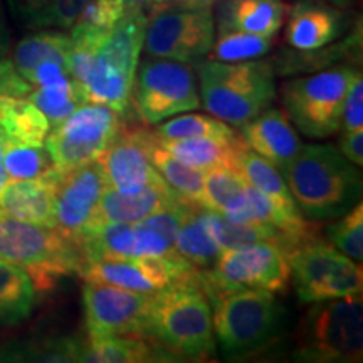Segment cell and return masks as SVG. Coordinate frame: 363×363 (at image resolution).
<instances>
[{"instance_id":"obj_1","label":"cell","mask_w":363,"mask_h":363,"mask_svg":"<svg viewBox=\"0 0 363 363\" xmlns=\"http://www.w3.org/2000/svg\"><path fill=\"white\" fill-rule=\"evenodd\" d=\"M308 220H333L362 201V175L335 145H303L281 170Z\"/></svg>"},{"instance_id":"obj_2","label":"cell","mask_w":363,"mask_h":363,"mask_svg":"<svg viewBox=\"0 0 363 363\" xmlns=\"http://www.w3.org/2000/svg\"><path fill=\"white\" fill-rule=\"evenodd\" d=\"M201 104L227 125L242 126L271 106L276 71L271 61H201L197 66Z\"/></svg>"},{"instance_id":"obj_3","label":"cell","mask_w":363,"mask_h":363,"mask_svg":"<svg viewBox=\"0 0 363 363\" xmlns=\"http://www.w3.org/2000/svg\"><path fill=\"white\" fill-rule=\"evenodd\" d=\"M148 17L143 6L130 4L108 33L93 66L81 84L86 103L106 104L125 116L131 103Z\"/></svg>"},{"instance_id":"obj_4","label":"cell","mask_w":363,"mask_h":363,"mask_svg":"<svg viewBox=\"0 0 363 363\" xmlns=\"http://www.w3.org/2000/svg\"><path fill=\"white\" fill-rule=\"evenodd\" d=\"M148 333L172 355L195 358L214 353L212 311L199 283V272L153 293Z\"/></svg>"},{"instance_id":"obj_5","label":"cell","mask_w":363,"mask_h":363,"mask_svg":"<svg viewBox=\"0 0 363 363\" xmlns=\"http://www.w3.org/2000/svg\"><path fill=\"white\" fill-rule=\"evenodd\" d=\"M0 259L24 269L38 293L52 291L59 279L78 272L83 256L78 244L56 227L0 214Z\"/></svg>"},{"instance_id":"obj_6","label":"cell","mask_w":363,"mask_h":363,"mask_svg":"<svg viewBox=\"0 0 363 363\" xmlns=\"http://www.w3.org/2000/svg\"><path fill=\"white\" fill-rule=\"evenodd\" d=\"M293 355L305 363L362 362V293L313 303L296 330Z\"/></svg>"},{"instance_id":"obj_7","label":"cell","mask_w":363,"mask_h":363,"mask_svg":"<svg viewBox=\"0 0 363 363\" xmlns=\"http://www.w3.org/2000/svg\"><path fill=\"white\" fill-rule=\"evenodd\" d=\"M289 279L291 269L288 256L278 242L222 249L211 269L199 272L202 291L212 303L239 289L284 293Z\"/></svg>"},{"instance_id":"obj_8","label":"cell","mask_w":363,"mask_h":363,"mask_svg":"<svg viewBox=\"0 0 363 363\" xmlns=\"http://www.w3.org/2000/svg\"><path fill=\"white\" fill-rule=\"evenodd\" d=\"M299 301L316 303L360 294L362 264L316 235L299 239L286 249Z\"/></svg>"},{"instance_id":"obj_9","label":"cell","mask_w":363,"mask_h":363,"mask_svg":"<svg viewBox=\"0 0 363 363\" xmlns=\"http://www.w3.org/2000/svg\"><path fill=\"white\" fill-rule=\"evenodd\" d=\"M281 306L274 293L239 289L214 301L212 328L227 357H244L261 350L278 333Z\"/></svg>"},{"instance_id":"obj_10","label":"cell","mask_w":363,"mask_h":363,"mask_svg":"<svg viewBox=\"0 0 363 363\" xmlns=\"http://www.w3.org/2000/svg\"><path fill=\"white\" fill-rule=\"evenodd\" d=\"M353 66H335L288 81L281 89L283 106L294 125L310 138H328L342 128V110Z\"/></svg>"},{"instance_id":"obj_11","label":"cell","mask_w":363,"mask_h":363,"mask_svg":"<svg viewBox=\"0 0 363 363\" xmlns=\"http://www.w3.org/2000/svg\"><path fill=\"white\" fill-rule=\"evenodd\" d=\"M131 103L145 125L194 111L201 106L194 67L172 59L148 57L136 69Z\"/></svg>"},{"instance_id":"obj_12","label":"cell","mask_w":363,"mask_h":363,"mask_svg":"<svg viewBox=\"0 0 363 363\" xmlns=\"http://www.w3.org/2000/svg\"><path fill=\"white\" fill-rule=\"evenodd\" d=\"M121 115L106 104L84 103L54 126L44 147L57 170L66 172L96 162L121 128Z\"/></svg>"},{"instance_id":"obj_13","label":"cell","mask_w":363,"mask_h":363,"mask_svg":"<svg viewBox=\"0 0 363 363\" xmlns=\"http://www.w3.org/2000/svg\"><path fill=\"white\" fill-rule=\"evenodd\" d=\"M216 27L211 9L187 11L167 7L147 22L143 48L150 57L201 62L211 52Z\"/></svg>"},{"instance_id":"obj_14","label":"cell","mask_w":363,"mask_h":363,"mask_svg":"<svg viewBox=\"0 0 363 363\" xmlns=\"http://www.w3.org/2000/svg\"><path fill=\"white\" fill-rule=\"evenodd\" d=\"M152 301L153 293H136L118 286L86 281L83 286V306L89 337H150L148 318Z\"/></svg>"},{"instance_id":"obj_15","label":"cell","mask_w":363,"mask_h":363,"mask_svg":"<svg viewBox=\"0 0 363 363\" xmlns=\"http://www.w3.org/2000/svg\"><path fill=\"white\" fill-rule=\"evenodd\" d=\"M187 259L174 254L167 257H118L88 262L79 276L89 283H103L136 293H158L197 274Z\"/></svg>"},{"instance_id":"obj_16","label":"cell","mask_w":363,"mask_h":363,"mask_svg":"<svg viewBox=\"0 0 363 363\" xmlns=\"http://www.w3.org/2000/svg\"><path fill=\"white\" fill-rule=\"evenodd\" d=\"M108 184L96 162L61 172L56 189V229L72 242L93 227Z\"/></svg>"},{"instance_id":"obj_17","label":"cell","mask_w":363,"mask_h":363,"mask_svg":"<svg viewBox=\"0 0 363 363\" xmlns=\"http://www.w3.org/2000/svg\"><path fill=\"white\" fill-rule=\"evenodd\" d=\"M153 142V131L121 126L113 142L96 158L108 187L133 190L162 182L163 177L158 174L150 158Z\"/></svg>"},{"instance_id":"obj_18","label":"cell","mask_w":363,"mask_h":363,"mask_svg":"<svg viewBox=\"0 0 363 363\" xmlns=\"http://www.w3.org/2000/svg\"><path fill=\"white\" fill-rule=\"evenodd\" d=\"M180 202L187 201H184L165 180L143 185V187L133 190H116L106 187V190L101 195V201H99L93 227L99 224H108V222H128V224H136V222L147 219L148 216L155 214V212L162 211V208L175 206V203Z\"/></svg>"},{"instance_id":"obj_19","label":"cell","mask_w":363,"mask_h":363,"mask_svg":"<svg viewBox=\"0 0 363 363\" xmlns=\"http://www.w3.org/2000/svg\"><path fill=\"white\" fill-rule=\"evenodd\" d=\"M61 170L27 180H9L0 194V214L33 224L56 227V189Z\"/></svg>"},{"instance_id":"obj_20","label":"cell","mask_w":363,"mask_h":363,"mask_svg":"<svg viewBox=\"0 0 363 363\" xmlns=\"http://www.w3.org/2000/svg\"><path fill=\"white\" fill-rule=\"evenodd\" d=\"M240 138L279 172L298 155L303 143L288 116L278 108H267L240 126Z\"/></svg>"},{"instance_id":"obj_21","label":"cell","mask_w":363,"mask_h":363,"mask_svg":"<svg viewBox=\"0 0 363 363\" xmlns=\"http://www.w3.org/2000/svg\"><path fill=\"white\" fill-rule=\"evenodd\" d=\"M345 16L337 7L318 0H298L289 12L286 40L296 51H313L342 35Z\"/></svg>"},{"instance_id":"obj_22","label":"cell","mask_w":363,"mask_h":363,"mask_svg":"<svg viewBox=\"0 0 363 363\" xmlns=\"http://www.w3.org/2000/svg\"><path fill=\"white\" fill-rule=\"evenodd\" d=\"M157 143L165 148L170 155H174L177 160L203 172L212 169L239 170L240 152L244 147H247L238 135L230 136V138H211V136L185 140L157 138Z\"/></svg>"},{"instance_id":"obj_23","label":"cell","mask_w":363,"mask_h":363,"mask_svg":"<svg viewBox=\"0 0 363 363\" xmlns=\"http://www.w3.org/2000/svg\"><path fill=\"white\" fill-rule=\"evenodd\" d=\"M165 352L152 337L142 335H111V337H89L84 343L83 360L88 363H147L169 360Z\"/></svg>"},{"instance_id":"obj_24","label":"cell","mask_w":363,"mask_h":363,"mask_svg":"<svg viewBox=\"0 0 363 363\" xmlns=\"http://www.w3.org/2000/svg\"><path fill=\"white\" fill-rule=\"evenodd\" d=\"M283 0H224L219 7V29H239L274 38L284 22Z\"/></svg>"},{"instance_id":"obj_25","label":"cell","mask_w":363,"mask_h":363,"mask_svg":"<svg viewBox=\"0 0 363 363\" xmlns=\"http://www.w3.org/2000/svg\"><path fill=\"white\" fill-rule=\"evenodd\" d=\"M239 172L247 184L261 190L271 202H274L286 217H289L299 225H313L299 212L281 172L261 155H257L256 152H252L249 147H244L242 152H240Z\"/></svg>"},{"instance_id":"obj_26","label":"cell","mask_w":363,"mask_h":363,"mask_svg":"<svg viewBox=\"0 0 363 363\" xmlns=\"http://www.w3.org/2000/svg\"><path fill=\"white\" fill-rule=\"evenodd\" d=\"M51 128L44 113L27 96L0 99V131L9 143L43 147Z\"/></svg>"},{"instance_id":"obj_27","label":"cell","mask_w":363,"mask_h":363,"mask_svg":"<svg viewBox=\"0 0 363 363\" xmlns=\"http://www.w3.org/2000/svg\"><path fill=\"white\" fill-rule=\"evenodd\" d=\"M208 229L217 246L222 249H234L249 246L256 242H278L284 251L299 239L291 234H286L278 227L262 224V222H233L219 212L207 211Z\"/></svg>"},{"instance_id":"obj_28","label":"cell","mask_w":363,"mask_h":363,"mask_svg":"<svg viewBox=\"0 0 363 363\" xmlns=\"http://www.w3.org/2000/svg\"><path fill=\"white\" fill-rule=\"evenodd\" d=\"M84 343L74 337L16 340L0 347V362L69 363L83 360Z\"/></svg>"},{"instance_id":"obj_29","label":"cell","mask_w":363,"mask_h":363,"mask_svg":"<svg viewBox=\"0 0 363 363\" xmlns=\"http://www.w3.org/2000/svg\"><path fill=\"white\" fill-rule=\"evenodd\" d=\"M69 35L56 33V30H40V33L26 35L24 39L19 40L16 51H13L12 62L22 78L29 79L34 67L43 62H57L69 69Z\"/></svg>"},{"instance_id":"obj_30","label":"cell","mask_w":363,"mask_h":363,"mask_svg":"<svg viewBox=\"0 0 363 363\" xmlns=\"http://www.w3.org/2000/svg\"><path fill=\"white\" fill-rule=\"evenodd\" d=\"M38 299L33 279L21 267L0 259V326L27 320Z\"/></svg>"},{"instance_id":"obj_31","label":"cell","mask_w":363,"mask_h":363,"mask_svg":"<svg viewBox=\"0 0 363 363\" xmlns=\"http://www.w3.org/2000/svg\"><path fill=\"white\" fill-rule=\"evenodd\" d=\"M175 251L194 267H211L219 256L220 247L208 229L207 208L195 207L182 222L175 235Z\"/></svg>"},{"instance_id":"obj_32","label":"cell","mask_w":363,"mask_h":363,"mask_svg":"<svg viewBox=\"0 0 363 363\" xmlns=\"http://www.w3.org/2000/svg\"><path fill=\"white\" fill-rule=\"evenodd\" d=\"M150 158H152L153 167L158 174L163 177V180L180 195L184 201H187L194 206L202 207L203 199V170L194 169V167L185 165L184 162L177 160L174 155H170L165 148L153 142L150 148Z\"/></svg>"},{"instance_id":"obj_33","label":"cell","mask_w":363,"mask_h":363,"mask_svg":"<svg viewBox=\"0 0 363 363\" xmlns=\"http://www.w3.org/2000/svg\"><path fill=\"white\" fill-rule=\"evenodd\" d=\"M246 194V180L239 170L212 169L203 172L202 207L219 212L224 217L230 216L242 206Z\"/></svg>"},{"instance_id":"obj_34","label":"cell","mask_w":363,"mask_h":363,"mask_svg":"<svg viewBox=\"0 0 363 363\" xmlns=\"http://www.w3.org/2000/svg\"><path fill=\"white\" fill-rule=\"evenodd\" d=\"M360 49V34L352 35V38L345 39L343 43L335 45H323L320 49H313V51H298L288 52L283 57L272 59V67L274 71L281 74H289V72H308L316 71L321 67L331 66L333 62L340 59L352 56L353 52Z\"/></svg>"},{"instance_id":"obj_35","label":"cell","mask_w":363,"mask_h":363,"mask_svg":"<svg viewBox=\"0 0 363 363\" xmlns=\"http://www.w3.org/2000/svg\"><path fill=\"white\" fill-rule=\"evenodd\" d=\"M272 48V38L244 33L239 29H219L212 44V59L222 62L252 61L266 56Z\"/></svg>"},{"instance_id":"obj_36","label":"cell","mask_w":363,"mask_h":363,"mask_svg":"<svg viewBox=\"0 0 363 363\" xmlns=\"http://www.w3.org/2000/svg\"><path fill=\"white\" fill-rule=\"evenodd\" d=\"M27 98L44 113L52 128L65 121L76 108L86 103L83 91L72 78L59 84L35 86V89L30 91Z\"/></svg>"},{"instance_id":"obj_37","label":"cell","mask_w":363,"mask_h":363,"mask_svg":"<svg viewBox=\"0 0 363 363\" xmlns=\"http://www.w3.org/2000/svg\"><path fill=\"white\" fill-rule=\"evenodd\" d=\"M162 140H185V138H230L234 130L225 121L207 115H184L172 118L153 131Z\"/></svg>"},{"instance_id":"obj_38","label":"cell","mask_w":363,"mask_h":363,"mask_svg":"<svg viewBox=\"0 0 363 363\" xmlns=\"http://www.w3.org/2000/svg\"><path fill=\"white\" fill-rule=\"evenodd\" d=\"M4 167L11 180H27L48 174L54 169V163L44 145L35 147V145L9 143L6 140Z\"/></svg>"},{"instance_id":"obj_39","label":"cell","mask_w":363,"mask_h":363,"mask_svg":"<svg viewBox=\"0 0 363 363\" xmlns=\"http://www.w3.org/2000/svg\"><path fill=\"white\" fill-rule=\"evenodd\" d=\"M328 225L326 235L335 247L353 261L363 259V206L362 201Z\"/></svg>"},{"instance_id":"obj_40","label":"cell","mask_w":363,"mask_h":363,"mask_svg":"<svg viewBox=\"0 0 363 363\" xmlns=\"http://www.w3.org/2000/svg\"><path fill=\"white\" fill-rule=\"evenodd\" d=\"M128 6L126 0H88L76 24L89 26L99 30H111L123 17Z\"/></svg>"},{"instance_id":"obj_41","label":"cell","mask_w":363,"mask_h":363,"mask_svg":"<svg viewBox=\"0 0 363 363\" xmlns=\"http://www.w3.org/2000/svg\"><path fill=\"white\" fill-rule=\"evenodd\" d=\"M86 2L88 0H51L48 11L40 19L39 29H44V27L71 29L78 21Z\"/></svg>"},{"instance_id":"obj_42","label":"cell","mask_w":363,"mask_h":363,"mask_svg":"<svg viewBox=\"0 0 363 363\" xmlns=\"http://www.w3.org/2000/svg\"><path fill=\"white\" fill-rule=\"evenodd\" d=\"M179 254L157 230L136 222L135 224V257H167Z\"/></svg>"},{"instance_id":"obj_43","label":"cell","mask_w":363,"mask_h":363,"mask_svg":"<svg viewBox=\"0 0 363 363\" xmlns=\"http://www.w3.org/2000/svg\"><path fill=\"white\" fill-rule=\"evenodd\" d=\"M342 126L343 131L363 128V78L360 71H357L348 86L342 110Z\"/></svg>"},{"instance_id":"obj_44","label":"cell","mask_w":363,"mask_h":363,"mask_svg":"<svg viewBox=\"0 0 363 363\" xmlns=\"http://www.w3.org/2000/svg\"><path fill=\"white\" fill-rule=\"evenodd\" d=\"M34 86L26 78H22L21 72L16 69L12 59H0V99L4 96L24 98L29 96Z\"/></svg>"},{"instance_id":"obj_45","label":"cell","mask_w":363,"mask_h":363,"mask_svg":"<svg viewBox=\"0 0 363 363\" xmlns=\"http://www.w3.org/2000/svg\"><path fill=\"white\" fill-rule=\"evenodd\" d=\"M51 0H7L12 17L21 26L39 29L40 19L48 11Z\"/></svg>"},{"instance_id":"obj_46","label":"cell","mask_w":363,"mask_h":363,"mask_svg":"<svg viewBox=\"0 0 363 363\" xmlns=\"http://www.w3.org/2000/svg\"><path fill=\"white\" fill-rule=\"evenodd\" d=\"M340 152L348 162L353 165L363 167V131L352 130L343 131L342 138H340Z\"/></svg>"},{"instance_id":"obj_47","label":"cell","mask_w":363,"mask_h":363,"mask_svg":"<svg viewBox=\"0 0 363 363\" xmlns=\"http://www.w3.org/2000/svg\"><path fill=\"white\" fill-rule=\"evenodd\" d=\"M11 51V30L7 26L6 11H4V0H0V59L7 57Z\"/></svg>"},{"instance_id":"obj_48","label":"cell","mask_w":363,"mask_h":363,"mask_svg":"<svg viewBox=\"0 0 363 363\" xmlns=\"http://www.w3.org/2000/svg\"><path fill=\"white\" fill-rule=\"evenodd\" d=\"M219 0H170V7L187 9V11H203L211 9Z\"/></svg>"},{"instance_id":"obj_49","label":"cell","mask_w":363,"mask_h":363,"mask_svg":"<svg viewBox=\"0 0 363 363\" xmlns=\"http://www.w3.org/2000/svg\"><path fill=\"white\" fill-rule=\"evenodd\" d=\"M4 152H6V138H4L2 131H0V194H2V190L6 189L9 180H11L6 172V167H4Z\"/></svg>"},{"instance_id":"obj_50","label":"cell","mask_w":363,"mask_h":363,"mask_svg":"<svg viewBox=\"0 0 363 363\" xmlns=\"http://www.w3.org/2000/svg\"><path fill=\"white\" fill-rule=\"evenodd\" d=\"M328 4H333L335 7L340 9H348L353 4V0H326Z\"/></svg>"},{"instance_id":"obj_51","label":"cell","mask_w":363,"mask_h":363,"mask_svg":"<svg viewBox=\"0 0 363 363\" xmlns=\"http://www.w3.org/2000/svg\"><path fill=\"white\" fill-rule=\"evenodd\" d=\"M128 4H136V6H147V4H155V0H126Z\"/></svg>"},{"instance_id":"obj_52","label":"cell","mask_w":363,"mask_h":363,"mask_svg":"<svg viewBox=\"0 0 363 363\" xmlns=\"http://www.w3.org/2000/svg\"><path fill=\"white\" fill-rule=\"evenodd\" d=\"M155 2H163V0H155Z\"/></svg>"}]
</instances>
